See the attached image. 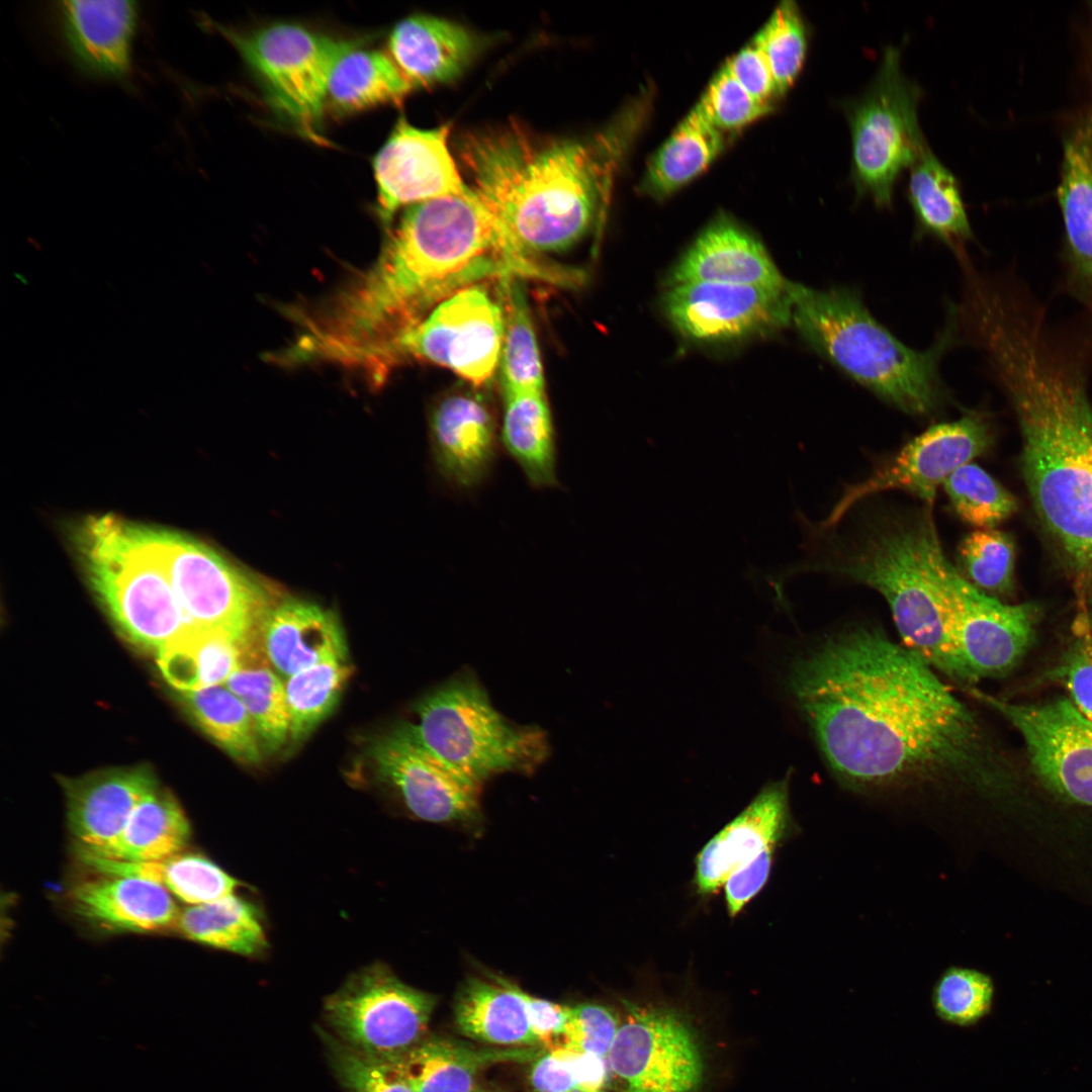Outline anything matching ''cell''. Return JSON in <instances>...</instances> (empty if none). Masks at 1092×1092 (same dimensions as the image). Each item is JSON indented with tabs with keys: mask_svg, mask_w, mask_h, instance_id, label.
Here are the masks:
<instances>
[{
	"mask_svg": "<svg viewBox=\"0 0 1092 1092\" xmlns=\"http://www.w3.org/2000/svg\"><path fill=\"white\" fill-rule=\"evenodd\" d=\"M789 679L827 765L850 790L988 791L1001 780L976 714L877 628L833 634L795 662Z\"/></svg>",
	"mask_w": 1092,
	"mask_h": 1092,
	"instance_id": "cell-1",
	"label": "cell"
},
{
	"mask_svg": "<svg viewBox=\"0 0 1092 1092\" xmlns=\"http://www.w3.org/2000/svg\"><path fill=\"white\" fill-rule=\"evenodd\" d=\"M964 340L984 357L1019 424L1021 466L1035 511L1069 566L1092 565V334L1053 325L1026 290L969 311Z\"/></svg>",
	"mask_w": 1092,
	"mask_h": 1092,
	"instance_id": "cell-2",
	"label": "cell"
},
{
	"mask_svg": "<svg viewBox=\"0 0 1092 1092\" xmlns=\"http://www.w3.org/2000/svg\"><path fill=\"white\" fill-rule=\"evenodd\" d=\"M508 276L557 284L562 277L528 255L469 186L408 206L374 263L341 287L339 308L358 335L385 340L457 291Z\"/></svg>",
	"mask_w": 1092,
	"mask_h": 1092,
	"instance_id": "cell-3",
	"label": "cell"
},
{
	"mask_svg": "<svg viewBox=\"0 0 1092 1092\" xmlns=\"http://www.w3.org/2000/svg\"><path fill=\"white\" fill-rule=\"evenodd\" d=\"M610 139L542 136L515 122L464 135L459 157L475 191L513 240L542 260L589 232L615 153Z\"/></svg>",
	"mask_w": 1092,
	"mask_h": 1092,
	"instance_id": "cell-4",
	"label": "cell"
},
{
	"mask_svg": "<svg viewBox=\"0 0 1092 1092\" xmlns=\"http://www.w3.org/2000/svg\"><path fill=\"white\" fill-rule=\"evenodd\" d=\"M931 507L864 516L808 565L879 592L904 645L926 661L946 653L959 622L956 567L944 555Z\"/></svg>",
	"mask_w": 1092,
	"mask_h": 1092,
	"instance_id": "cell-5",
	"label": "cell"
},
{
	"mask_svg": "<svg viewBox=\"0 0 1092 1092\" xmlns=\"http://www.w3.org/2000/svg\"><path fill=\"white\" fill-rule=\"evenodd\" d=\"M790 292L792 321L799 333L842 373L907 414L926 416L940 406L945 391L939 363L959 340L950 311L931 347L917 351L873 317L856 291L791 283Z\"/></svg>",
	"mask_w": 1092,
	"mask_h": 1092,
	"instance_id": "cell-6",
	"label": "cell"
},
{
	"mask_svg": "<svg viewBox=\"0 0 1092 1092\" xmlns=\"http://www.w3.org/2000/svg\"><path fill=\"white\" fill-rule=\"evenodd\" d=\"M79 544L92 590L130 641L158 653L189 628L148 526L91 518Z\"/></svg>",
	"mask_w": 1092,
	"mask_h": 1092,
	"instance_id": "cell-7",
	"label": "cell"
},
{
	"mask_svg": "<svg viewBox=\"0 0 1092 1092\" xmlns=\"http://www.w3.org/2000/svg\"><path fill=\"white\" fill-rule=\"evenodd\" d=\"M413 710L412 726L426 747L479 786L498 774H532L549 754L544 731L506 719L470 670L428 692Z\"/></svg>",
	"mask_w": 1092,
	"mask_h": 1092,
	"instance_id": "cell-8",
	"label": "cell"
},
{
	"mask_svg": "<svg viewBox=\"0 0 1092 1092\" xmlns=\"http://www.w3.org/2000/svg\"><path fill=\"white\" fill-rule=\"evenodd\" d=\"M921 88L903 72L901 50H884L866 90L843 104L851 140L850 179L858 198L892 205L894 187L928 147L918 122Z\"/></svg>",
	"mask_w": 1092,
	"mask_h": 1092,
	"instance_id": "cell-9",
	"label": "cell"
},
{
	"mask_svg": "<svg viewBox=\"0 0 1092 1092\" xmlns=\"http://www.w3.org/2000/svg\"><path fill=\"white\" fill-rule=\"evenodd\" d=\"M484 283L457 291L415 326L349 365L371 371L380 382L390 367L419 360L447 368L473 386L485 385L498 368L505 317L497 289L494 296Z\"/></svg>",
	"mask_w": 1092,
	"mask_h": 1092,
	"instance_id": "cell-10",
	"label": "cell"
},
{
	"mask_svg": "<svg viewBox=\"0 0 1092 1092\" xmlns=\"http://www.w3.org/2000/svg\"><path fill=\"white\" fill-rule=\"evenodd\" d=\"M148 531L189 628L262 646L263 623L278 600L208 545L159 527L148 526Z\"/></svg>",
	"mask_w": 1092,
	"mask_h": 1092,
	"instance_id": "cell-11",
	"label": "cell"
},
{
	"mask_svg": "<svg viewBox=\"0 0 1092 1092\" xmlns=\"http://www.w3.org/2000/svg\"><path fill=\"white\" fill-rule=\"evenodd\" d=\"M437 998L399 980L384 964L353 973L324 1001L332 1034L366 1057L395 1063L426 1036Z\"/></svg>",
	"mask_w": 1092,
	"mask_h": 1092,
	"instance_id": "cell-12",
	"label": "cell"
},
{
	"mask_svg": "<svg viewBox=\"0 0 1092 1092\" xmlns=\"http://www.w3.org/2000/svg\"><path fill=\"white\" fill-rule=\"evenodd\" d=\"M220 30L257 74L276 106L306 132L313 130L332 71L355 44L286 22L249 33Z\"/></svg>",
	"mask_w": 1092,
	"mask_h": 1092,
	"instance_id": "cell-13",
	"label": "cell"
},
{
	"mask_svg": "<svg viewBox=\"0 0 1092 1092\" xmlns=\"http://www.w3.org/2000/svg\"><path fill=\"white\" fill-rule=\"evenodd\" d=\"M991 440L990 423L977 412L929 427L868 478L845 487L822 526H835L862 499L886 490H904L932 506L938 485L981 455Z\"/></svg>",
	"mask_w": 1092,
	"mask_h": 1092,
	"instance_id": "cell-14",
	"label": "cell"
},
{
	"mask_svg": "<svg viewBox=\"0 0 1092 1092\" xmlns=\"http://www.w3.org/2000/svg\"><path fill=\"white\" fill-rule=\"evenodd\" d=\"M629 1010L609 1055L611 1075L623 1092H696L704 1064L687 1022L671 1009Z\"/></svg>",
	"mask_w": 1092,
	"mask_h": 1092,
	"instance_id": "cell-15",
	"label": "cell"
},
{
	"mask_svg": "<svg viewBox=\"0 0 1092 1092\" xmlns=\"http://www.w3.org/2000/svg\"><path fill=\"white\" fill-rule=\"evenodd\" d=\"M970 693L1019 731L1031 766L1049 790L1092 806V721L1070 700L1016 704L975 689Z\"/></svg>",
	"mask_w": 1092,
	"mask_h": 1092,
	"instance_id": "cell-16",
	"label": "cell"
},
{
	"mask_svg": "<svg viewBox=\"0 0 1092 1092\" xmlns=\"http://www.w3.org/2000/svg\"><path fill=\"white\" fill-rule=\"evenodd\" d=\"M377 779L415 817L434 823L478 816L479 785L435 755L402 722L374 738L367 750Z\"/></svg>",
	"mask_w": 1092,
	"mask_h": 1092,
	"instance_id": "cell-17",
	"label": "cell"
},
{
	"mask_svg": "<svg viewBox=\"0 0 1092 1092\" xmlns=\"http://www.w3.org/2000/svg\"><path fill=\"white\" fill-rule=\"evenodd\" d=\"M790 285L785 289L710 282L671 285L663 309L677 331L692 340H740L791 322Z\"/></svg>",
	"mask_w": 1092,
	"mask_h": 1092,
	"instance_id": "cell-18",
	"label": "cell"
},
{
	"mask_svg": "<svg viewBox=\"0 0 1092 1092\" xmlns=\"http://www.w3.org/2000/svg\"><path fill=\"white\" fill-rule=\"evenodd\" d=\"M449 130L447 124L422 129L398 119L373 159L382 221L390 222L403 206L468 191L448 147Z\"/></svg>",
	"mask_w": 1092,
	"mask_h": 1092,
	"instance_id": "cell-19",
	"label": "cell"
},
{
	"mask_svg": "<svg viewBox=\"0 0 1092 1092\" xmlns=\"http://www.w3.org/2000/svg\"><path fill=\"white\" fill-rule=\"evenodd\" d=\"M1057 196L1065 231L1062 288L1092 320V109L1064 141Z\"/></svg>",
	"mask_w": 1092,
	"mask_h": 1092,
	"instance_id": "cell-20",
	"label": "cell"
},
{
	"mask_svg": "<svg viewBox=\"0 0 1092 1092\" xmlns=\"http://www.w3.org/2000/svg\"><path fill=\"white\" fill-rule=\"evenodd\" d=\"M430 437L438 471L459 489L478 485L496 456V421L489 405L473 392H454L434 405Z\"/></svg>",
	"mask_w": 1092,
	"mask_h": 1092,
	"instance_id": "cell-21",
	"label": "cell"
},
{
	"mask_svg": "<svg viewBox=\"0 0 1092 1092\" xmlns=\"http://www.w3.org/2000/svg\"><path fill=\"white\" fill-rule=\"evenodd\" d=\"M67 821L75 846L99 852L121 833L140 802L158 785L146 768H114L64 779Z\"/></svg>",
	"mask_w": 1092,
	"mask_h": 1092,
	"instance_id": "cell-22",
	"label": "cell"
},
{
	"mask_svg": "<svg viewBox=\"0 0 1092 1092\" xmlns=\"http://www.w3.org/2000/svg\"><path fill=\"white\" fill-rule=\"evenodd\" d=\"M56 12L65 46L82 72L114 79L128 73L136 2L68 0L57 3Z\"/></svg>",
	"mask_w": 1092,
	"mask_h": 1092,
	"instance_id": "cell-23",
	"label": "cell"
},
{
	"mask_svg": "<svg viewBox=\"0 0 1092 1092\" xmlns=\"http://www.w3.org/2000/svg\"><path fill=\"white\" fill-rule=\"evenodd\" d=\"M789 824L788 780H783L766 786L703 847L696 863L698 890L715 892L734 870L775 848Z\"/></svg>",
	"mask_w": 1092,
	"mask_h": 1092,
	"instance_id": "cell-24",
	"label": "cell"
},
{
	"mask_svg": "<svg viewBox=\"0 0 1092 1092\" xmlns=\"http://www.w3.org/2000/svg\"><path fill=\"white\" fill-rule=\"evenodd\" d=\"M710 282L785 289L789 283L761 243L736 222L718 218L674 266L668 285Z\"/></svg>",
	"mask_w": 1092,
	"mask_h": 1092,
	"instance_id": "cell-25",
	"label": "cell"
},
{
	"mask_svg": "<svg viewBox=\"0 0 1092 1092\" xmlns=\"http://www.w3.org/2000/svg\"><path fill=\"white\" fill-rule=\"evenodd\" d=\"M388 48L392 61L415 89L457 80L477 57L480 40L462 24L418 14L393 27Z\"/></svg>",
	"mask_w": 1092,
	"mask_h": 1092,
	"instance_id": "cell-26",
	"label": "cell"
},
{
	"mask_svg": "<svg viewBox=\"0 0 1092 1092\" xmlns=\"http://www.w3.org/2000/svg\"><path fill=\"white\" fill-rule=\"evenodd\" d=\"M74 911L100 927L134 932L176 928L180 910L170 893L149 880L98 874L70 889Z\"/></svg>",
	"mask_w": 1092,
	"mask_h": 1092,
	"instance_id": "cell-27",
	"label": "cell"
},
{
	"mask_svg": "<svg viewBox=\"0 0 1092 1092\" xmlns=\"http://www.w3.org/2000/svg\"><path fill=\"white\" fill-rule=\"evenodd\" d=\"M269 664L283 678L331 659H347V645L335 614L299 599L278 600L262 627Z\"/></svg>",
	"mask_w": 1092,
	"mask_h": 1092,
	"instance_id": "cell-28",
	"label": "cell"
},
{
	"mask_svg": "<svg viewBox=\"0 0 1092 1092\" xmlns=\"http://www.w3.org/2000/svg\"><path fill=\"white\" fill-rule=\"evenodd\" d=\"M544 1048H498L427 1035L397 1061L415 1092H474L487 1068L532 1062Z\"/></svg>",
	"mask_w": 1092,
	"mask_h": 1092,
	"instance_id": "cell-29",
	"label": "cell"
},
{
	"mask_svg": "<svg viewBox=\"0 0 1092 1092\" xmlns=\"http://www.w3.org/2000/svg\"><path fill=\"white\" fill-rule=\"evenodd\" d=\"M453 1015L458 1031L481 1044L541 1046L532 1031L519 987L505 979L468 978L456 995Z\"/></svg>",
	"mask_w": 1092,
	"mask_h": 1092,
	"instance_id": "cell-30",
	"label": "cell"
},
{
	"mask_svg": "<svg viewBox=\"0 0 1092 1092\" xmlns=\"http://www.w3.org/2000/svg\"><path fill=\"white\" fill-rule=\"evenodd\" d=\"M263 654V647L197 628L186 629L157 653L163 676L181 692L224 685L239 668Z\"/></svg>",
	"mask_w": 1092,
	"mask_h": 1092,
	"instance_id": "cell-31",
	"label": "cell"
},
{
	"mask_svg": "<svg viewBox=\"0 0 1092 1092\" xmlns=\"http://www.w3.org/2000/svg\"><path fill=\"white\" fill-rule=\"evenodd\" d=\"M907 198L921 235L958 253L973 239L962 188L956 176L927 147L909 168Z\"/></svg>",
	"mask_w": 1092,
	"mask_h": 1092,
	"instance_id": "cell-32",
	"label": "cell"
},
{
	"mask_svg": "<svg viewBox=\"0 0 1092 1092\" xmlns=\"http://www.w3.org/2000/svg\"><path fill=\"white\" fill-rule=\"evenodd\" d=\"M79 860L97 874L152 881L189 905L234 895L239 882L205 856L179 853L153 861H119L75 849Z\"/></svg>",
	"mask_w": 1092,
	"mask_h": 1092,
	"instance_id": "cell-33",
	"label": "cell"
},
{
	"mask_svg": "<svg viewBox=\"0 0 1092 1092\" xmlns=\"http://www.w3.org/2000/svg\"><path fill=\"white\" fill-rule=\"evenodd\" d=\"M727 133L695 105L648 161L639 184L641 192L663 198L685 186L723 152Z\"/></svg>",
	"mask_w": 1092,
	"mask_h": 1092,
	"instance_id": "cell-34",
	"label": "cell"
},
{
	"mask_svg": "<svg viewBox=\"0 0 1092 1092\" xmlns=\"http://www.w3.org/2000/svg\"><path fill=\"white\" fill-rule=\"evenodd\" d=\"M190 836V824L179 803L157 787L135 807L109 846L99 852L75 849L112 860L153 861L182 853Z\"/></svg>",
	"mask_w": 1092,
	"mask_h": 1092,
	"instance_id": "cell-35",
	"label": "cell"
},
{
	"mask_svg": "<svg viewBox=\"0 0 1092 1092\" xmlns=\"http://www.w3.org/2000/svg\"><path fill=\"white\" fill-rule=\"evenodd\" d=\"M500 441L533 486L557 484L554 429L544 391L504 393Z\"/></svg>",
	"mask_w": 1092,
	"mask_h": 1092,
	"instance_id": "cell-36",
	"label": "cell"
},
{
	"mask_svg": "<svg viewBox=\"0 0 1092 1092\" xmlns=\"http://www.w3.org/2000/svg\"><path fill=\"white\" fill-rule=\"evenodd\" d=\"M412 90L391 58L354 47L335 65L327 98L339 111L356 112L400 102Z\"/></svg>",
	"mask_w": 1092,
	"mask_h": 1092,
	"instance_id": "cell-37",
	"label": "cell"
},
{
	"mask_svg": "<svg viewBox=\"0 0 1092 1092\" xmlns=\"http://www.w3.org/2000/svg\"><path fill=\"white\" fill-rule=\"evenodd\" d=\"M176 928L196 942L242 956H258L267 947L259 909L236 895L186 907Z\"/></svg>",
	"mask_w": 1092,
	"mask_h": 1092,
	"instance_id": "cell-38",
	"label": "cell"
},
{
	"mask_svg": "<svg viewBox=\"0 0 1092 1092\" xmlns=\"http://www.w3.org/2000/svg\"><path fill=\"white\" fill-rule=\"evenodd\" d=\"M505 317L499 358L504 393L544 391V375L530 308L518 277L497 280Z\"/></svg>",
	"mask_w": 1092,
	"mask_h": 1092,
	"instance_id": "cell-39",
	"label": "cell"
},
{
	"mask_svg": "<svg viewBox=\"0 0 1092 1092\" xmlns=\"http://www.w3.org/2000/svg\"><path fill=\"white\" fill-rule=\"evenodd\" d=\"M182 697L200 727L230 755L247 764L262 760L255 725L244 704L224 685L182 692Z\"/></svg>",
	"mask_w": 1092,
	"mask_h": 1092,
	"instance_id": "cell-40",
	"label": "cell"
},
{
	"mask_svg": "<svg viewBox=\"0 0 1092 1092\" xmlns=\"http://www.w3.org/2000/svg\"><path fill=\"white\" fill-rule=\"evenodd\" d=\"M351 671L347 659H331L284 679L290 743L304 741L332 714Z\"/></svg>",
	"mask_w": 1092,
	"mask_h": 1092,
	"instance_id": "cell-41",
	"label": "cell"
},
{
	"mask_svg": "<svg viewBox=\"0 0 1092 1092\" xmlns=\"http://www.w3.org/2000/svg\"><path fill=\"white\" fill-rule=\"evenodd\" d=\"M224 686L247 709L263 752L275 753L289 741V715L284 679L269 662L242 666Z\"/></svg>",
	"mask_w": 1092,
	"mask_h": 1092,
	"instance_id": "cell-42",
	"label": "cell"
},
{
	"mask_svg": "<svg viewBox=\"0 0 1092 1092\" xmlns=\"http://www.w3.org/2000/svg\"><path fill=\"white\" fill-rule=\"evenodd\" d=\"M956 514L979 529H992L1017 511L1016 498L982 467L966 463L942 483Z\"/></svg>",
	"mask_w": 1092,
	"mask_h": 1092,
	"instance_id": "cell-43",
	"label": "cell"
},
{
	"mask_svg": "<svg viewBox=\"0 0 1092 1092\" xmlns=\"http://www.w3.org/2000/svg\"><path fill=\"white\" fill-rule=\"evenodd\" d=\"M1015 548L1012 538L995 529L968 534L958 548L959 572L990 596L1013 590Z\"/></svg>",
	"mask_w": 1092,
	"mask_h": 1092,
	"instance_id": "cell-44",
	"label": "cell"
},
{
	"mask_svg": "<svg viewBox=\"0 0 1092 1092\" xmlns=\"http://www.w3.org/2000/svg\"><path fill=\"white\" fill-rule=\"evenodd\" d=\"M752 41L765 57L783 96L801 73L808 50V28L797 4L782 1Z\"/></svg>",
	"mask_w": 1092,
	"mask_h": 1092,
	"instance_id": "cell-45",
	"label": "cell"
},
{
	"mask_svg": "<svg viewBox=\"0 0 1092 1092\" xmlns=\"http://www.w3.org/2000/svg\"><path fill=\"white\" fill-rule=\"evenodd\" d=\"M994 984L985 973L964 967H950L936 980L932 989V1007L945 1023L970 1027L991 1010Z\"/></svg>",
	"mask_w": 1092,
	"mask_h": 1092,
	"instance_id": "cell-46",
	"label": "cell"
},
{
	"mask_svg": "<svg viewBox=\"0 0 1092 1092\" xmlns=\"http://www.w3.org/2000/svg\"><path fill=\"white\" fill-rule=\"evenodd\" d=\"M317 1030L333 1072L345 1092H415L398 1062L387 1063L366 1057L326 1029Z\"/></svg>",
	"mask_w": 1092,
	"mask_h": 1092,
	"instance_id": "cell-47",
	"label": "cell"
},
{
	"mask_svg": "<svg viewBox=\"0 0 1092 1092\" xmlns=\"http://www.w3.org/2000/svg\"><path fill=\"white\" fill-rule=\"evenodd\" d=\"M695 105L709 122L725 132L739 129L774 108V105L751 96L725 64L714 75Z\"/></svg>",
	"mask_w": 1092,
	"mask_h": 1092,
	"instance_id": "cell-48",
	"label": "cell"
},
{
	"mask_svg": "<svg viewBox=\"0 0 1092 1092\" xmlns=\"http://www.w3.org/2000/svg\"><path fill=\"white\" fill-rule=\"evenodd\" d=\"M618 1028L617 1016L608 1006L579 1003L569 1006L562 1042L609 1059Z\"/></svg>",
	"mask_w": 1092,
	"mask_h": 1092,
	"instance_id": "cell-49",
	"label": "cell"
},
{
	"mask_svg": "<svg viewBox=\"0 0 1092 1092\" xmlns=\"http://www.w3.org/2000/svg\"><path fill=\"white\" fill-rule=\"evenodd\" d=\"M1055 673L1073 705L1092 721V643L1086 632L1071 646Z\"/></svg>",
	"mask_w": 1092,
	"mask_h": 1092,
	"instance_id": "cell-50",
	"label": "cell"
},
{
	"mask_svg": "<svg viewBox=\"0 0 1092 1092\" xmlns=\"http://www.w3.org/2000/svg\"><path fill=\"white\" fill-rule=\"evenodd\" d=\"M725 65L755 99L774 105V101L782 97L765 57L753 41L729 58Z\"/></svg>",
	"mask_w": 1092,
	"mask_h": 1092,
	"instance_id": "cell-51",
	"label": "cell"
},
{
	"mask_svg": "<svg viewBox=\"0 0 1092 1092\" xmlns=\"http://www.w3.org/2000/svg\"><path fill=\"white\" fill-rule=\"evenodd\" d=\"M532 1092H577L573 1067L563 1042L543 1049L531 1062Z\"/></svg>",
	"mask_w": 1092,
	"mask_h": 1092,
	"instance_id": "cell-52",
	"label": "cell"
},
{
	"mask_svg": "<svg viewBox=\"0 0 1092 1092\" xmlns=\"http://www.w3.org/2000/svg\"><path fill=\"white\" fill-rule=\"evenodd\" d=\"M772 851V847L763 850L727 878L724 886L730 916L737 915L765 884L771 868Z\"/></svg>",
	"mask_w": 1092,
	"mask_h": 1092,
	"instance_id": "cell-53",
	"label": "cell"
},
{
	"mask_svg": "<svg viewBox=\"0 0 1092 1092\" xmlns=\"http://www.w3.org/2000/svg\"><path fill=\"white\" fill-rule=\"evenodd\" d=\"M532 1031L544 1049L561 1043L569 1006L530 995L519 987Z\"/></svg>",
	"mask_w": 1092,
	"mask_h": 1092,
	"instance_id": "cell-54",
	"label": "cell"
},
{
	"mask_svg": "<svg viewBox=\"0 0 1092 1092\" xmlns=\"http://www.w3.org/2000/svg\"><path fill=\"white\" fill-rule=\"evenodd\" d=\"M564 1045L573 1067L577 1092H609L612 1078L609 1059Z\"/></svg>",
	"mask_w": 1092,
	"mask_h": 1092,
	"instance_id": "cell-55",
	"label": "cell"
},
{
	"mask_svg": "<svg viewBox=\"0 0 1092 1092\" xmlns=\"http://www.w3.org/2000/svg\"><path fill=\"white\" fill-rule=\"evenodd\" d=\"M474 1092H502L498 1089L484 1084H478Z\"/></svg>",
	"mask_w": 1092,
	"mask_h": 1092,
	"instance_id": "cell-56",
	"label": "cell"
},
{
	"mask_svg": "<svg viewBox=\"0 0 1092 1092\" xmlns=\"http://www.w3.org/2000/svg\"><path fill=\"white\" fill-rule=\"evenodd\" d=\"M1087 577L1089 578L1088 582L1090 584V593H1091V598H1092V565H1091V567H1090V569H1089V571L1087 573Z\"/></svg>",
	"mask_w": 1092,
	"mask_h": 1092,
	"instance_id": "cell-57",
	"label": "cell"
},
{
	"mask_svg": "<svg viewBox=\"0 0 1092 1092\" xmlns=\"http://www.w3.org/2000/svg\"><path fill=\"white\" fill-rule=\"evenodd\" d=\"M1086 634L1088 635V637H1089V639H1090V641L1092 643V619H1091V621H1090V623H1089V625L1087 627Z\"/></svg>",
	"mask_w": 1092,
	"mask_h": 1092,
	"instance_id": "cell-58",
	"label": "cell"
},
{
	"mask_svg": "<svg viewBox=\"0 0 1092 1092\" xmlns=\"http://www.w3.org/2000/svg\"><path fill=\"white\" fill-rule=\"evenodd\" d=\"M1092 109V108H1091Z\"/></svg>",
	"mask_w": 1092,
	"mask_h": 1092,
	"instance_id": "cell-59",
	"label": "cell"
}]
</instances>
